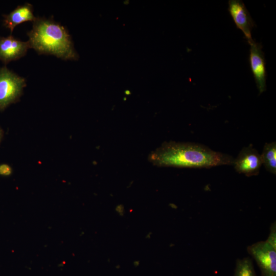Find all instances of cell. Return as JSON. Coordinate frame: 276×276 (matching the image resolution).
I'll use <instances>...</instances> for the list:
<instances>
[{
    "label": "cell",
    "instance_id": "obj_8",
    "mask_svg": "<svg viewBox=\"0 0 276 276\" xmlns=\"http://www.w3.org/2000/svg\"><path fill=\"white\" fill-rule=\"evenodd\" d=\"M30 48L28 41L24 42L11 35L0 37V60L5 64L25 55Z\"/></svg>",
    "mask_w": 276,
    "mask_h": 276
},
{
    "label": "cell",
    "instance_id": "obj_13",
    "mask_svg": "<svg viewBox=\"0 0 276 276\" xmlns=\"http://www.w3.org/2000/svg\"><path fill=\"white\" fill-rule=\"evenodd\" d=\"M12 173V169L8 165L2 164L0 165V175L4 176L10 175Z\"/></svg>",
    "mask_w": 276,
    "mask_h": 276
},
{
    "label": "cell",
    "instance_id": "obj_14",
    "mask_svg": "<svg viewBox=\"0 0 276 276\" xmlns=\"http://www.w3.org/2000/svg\"><path fill=\"white\" fill-rule=\"evenodd\" d=\"M115 210L120 216H123L125 213V211L124 206L122 204L118 205L116 207Z\"/></svg>",
    "mask_w": 276,
    "mask_h": 276
},
{
    "label": "cell",
    "instance_id": "obj_3",
    "mask_svg": "<svg viewBox=\"0 0 276 276\" xmlns=\"http://www.w3.org/2000/svg\"><path fill=\"white\" fill-rule=\"evenodd\" d=\"M26 86L24 78L6 66L0 68V111L18 101Z\"/></svg>",
    "mask_w": 276,
    "mask_h": 276
},
{
    "label": "cell",
    "instance_id": "obj_4",
    "mask_svg": "<svg viewBox=\"0 0 276 276\" xmlns=\"http://www.w3.org/2000/svg\"><path fill=\"white\" fill-rule=\"evenodd\" d=\"M247 250L259 266L261 276H276V249L261 241L249 245Z\"/></svg>",
    "mask_w": 276,
    "mask_h": 276
},
{
    "label": "cell",
    "instance_id": "obj_5",
    "mask_svg": "<svg viewBox=\"0 0 276 276\" xmlns=\"http://www.w3.org/2000/svg\"><path fill=\"white\" fill-rule=\"evenodd\" d=\"M236 171L247 176L257 175L262 165L261 154L252 145L244 147L233 163Z\"/></svg>",
    "mask_w": 276,
    "mask_h": 276
},
{
    "label": "cell",
    "instance_id": "obj_11",
    "mask_svg": "<svg viewBox=\"0 0 276 276\" xmlns=\"http://www.w3.org/2000/svg\"><path fill=\"white\" fill-rule=\"evenodd\" d=\"M234 276H258L250 258L237 260Z\"/></svg>",
    "mask_w": 276,
    "mask_h": 276
},
{
    "label": "cell",
    "instance_id": "obj_6",
    "mask_svg": "<svg viewBox=\"0 0 276 276\" xmlns=\"http://www.w3.org/2000/svg\"><path fill=\"white\" fill-rule=\"evenodd\" d=\"M228 12L237 28L243 32L250 44L254 41L251 32L254 26V22L244 4L240 0L229 1Z\"/></svg>",
    "mask_w": 276,
    "mask_h": 276
},
{
    "label": "cell",
    "instance_id": "obj_16",
    "mask_svg": "<svg viewBox=\"0 0 276 276\" xmlns=\"http://www.w3.org/2000/svg\"><path fill=\"white\" fill-rule=\"evenodd\" d=\"M151 232H149V233H148L146 236V238L147 239H150L151 238Z\"/></svg>",
    "mask_w": 276,
    "mask_h": 276
},
{
    "label": "cell",
    "instance_id": "obj_15",
    "mask_svg": "<svg viewBox=\"0 0 276 276\" xmlns=\"http://www.w3.org/2000/svg\"><path fill=\"white\" fill-rule=\"evenodd\" d=\"M3 130L0 128V143L3 137Z\"/></svg>",
    "mask_w": 276,
    "mask_h": 276
},
{
    "label": "cell",
    "instance_id": "obj_9",
    "mask_svg": "<svg viewBox=\"0 0 276 276\" xmlns=\"http://www.w3.org/2000/svg\"><path fill=\"white\" fill-rule=\"evenodd\" d=\"M4 26L12 32L15 27L27 21H34L36 18L33 14L32 5L26 3L18 6L15 9L7 15H4Z\"/></svg>",
    "mask_w": 276,
    "mask_h": 276
},
{
    "label": "cell",
    "instance_id": "obj_2",
    "mask_svg": "<svg viewBox=\"0 0 276 276\" xmlns=\"http://www.w3.org/2000/svg\"><path fill=\"white\" fill-rule=\"evenodd\" d=\"M28 35L30 48L39 54L53 55L64 60L78 57L66 29L51 19L36 17Z\"/></svg>",
    "mask_w": 276,
    "mask_h": 276
},
{
    "label": "cell",
    "instance_id": "obj_7",
    "mask_svg": "<svg viewBox=\"0 0 276 276\" xmlns=\"http://www.w3.org/2000/svg\"><path fill=\"white\" fill-rule=\"evenodd\" d=\"M249 62L259 93L266 89V71L264 53L260 44L254 41L250 44Z\"/></svg>",
    "mask_w": 276,
    "mask_h": 276
},
{
    "label": "cell",
    "instance_id": "obj_10",
    "mask_svg": "<svg viewBox=\"0 0 276 276\" xmlns=\"http://www.w3.org/2000/svg\"><path fill=\"white\" fill-rule=\"evenodd\" d=\"M262 165L268 172L276 174V143H265L261 154Z\"/></svg>",
    "mask_w": 276,
    "mask_h": 276
},
{
    "label": "cell",
    "instance_id": "obj_12",
    "mask_svg": "<svg viewBox=\"0 0 276 276\" xmlns=\"http://www.w3.org/2000/svg\"><path fill=\"white\" fill-rule=\"evenodd\" d=\"M269 244L276 249V223L273 222L270 227V232L266 240Z\"/></svg>",
    "mask_w": 276,
    "mask_h": 276
},
{
    "label": "cell",
    "instance_id": "obj_1",
    "mask_svg": "<svg viewBox=\"0 0 276 276\" xmlns=\"http://www.w3.org/2000/svg\"><path fill=\"white\" fill-rule=\"evenodd\" d=\"M149 161L159 167L209 168L233 165L234 158L197 143L165 142L149 156Z\"/></svg>",
    "mask_w": 276,
    "mask_h": 276
}]
</instances>
